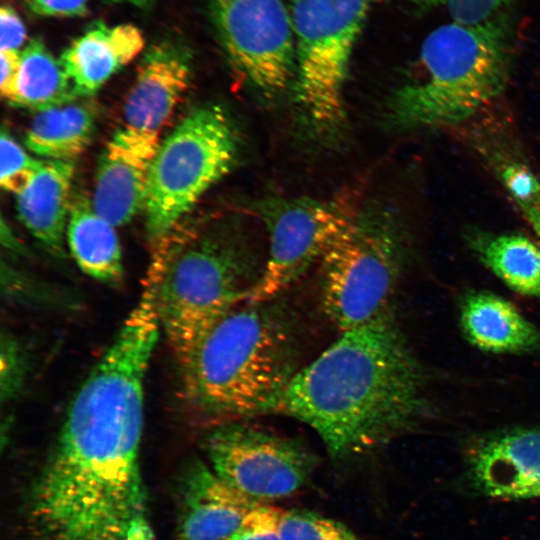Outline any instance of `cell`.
I'll return each instance as SVG.
<instances>
[{
	"mask_svg": "<svg viewBox=\"0 0 540 540\" xmlns=\"http://www.w3.org/2000/svg\"><path fill=\"white\" fill-rule=\"evenodd\" d=\"M423 409L422 372L389 312L342 331L299 369L270 412L307 424L344 459L387 443Z\"/></svg>",
	"mask_w": 540,
	"mask_h": 540,
	"instance_id": "obj_1",
	"label": "cell"
},
{
	"mask_svg": "<svg viewBox=\"0 0 540 540\" xmlns=\"http://www.w3.org/2000/svg\"><path fill=\"white\" fill-rule=\"evenodd\" d=\"M160 329L179 364L234 307L263 270L239 220L187 216L151 242Z\"/></svg>",
	"mask_w": 540,
	"mask_h": 540,
	"instance_id": "obj_2",
	"label": "cell"
},
{
	"mask_svg": "<svg viewBox=\"0 0 540 540\" xmlns=\"http://www.w3.org/2000/svg\"><path fill=\"white\" fill-rule=\"evenodd\" d=\"M185 396L209 418L270 412L301 368L296 325L274 299L244 301L180 364Z\"/></svg>",
	"mask_w": 540,
	"mask_h": 540,
	"instance_id": "obj_3",
	"label": "cell"
},
{
	"mask_svg": "<svg viewBox=\"0 0 540 540\" xmlns=\"http://www.w3.org/2000/svg\"><path fill=\"white\" fill-rule=\"evenodd\" d=\"M515 50L507 11L477 24L451 21L424 39L414 76L384 105L385 124L413 132L460 124L505 90Z\"/></svg>",
	"mask_w": 540,
	"mask_h": 540,
	"instance_id": "obj_4",
	"label": "cell"
},
{
	"mask_svg": "<svg viewBox=\"0 0 540 540\" xmlns=\"http://www.w3.org/2000/svg\"><path fill=\"white\" fill-rule=\"evenodd\" d=\"M399 215L378 202L361 204L319 261L322 308L341 331L392 312L405 258Z\"/></svg>",
	"mask_w": 540,
	"mask_h": 540,
	"instance_id": "obj_5",
	"label": "cell"
},
{
	"mask_svg": "<svg viewBox=\"0 0 540 540\" xmlns=\"http://www.w3.org/2000/svg\"><path fill=\"white\" fill-rule=\"evenodd\" d=\"M239 136L218 105L190 111L160 143L145 201L150 242L187 216L200 198L235 165Z\"/></svg>",
	"mask_w": 540,
	"mask_h": 540,
	"instance_id": "obj_6",
	"label": "cell"
},
{
	"mask_svg": "<svg viewBox=\"0 0 540 540\" xmlns=\"http://www.w3.org/2000/svg\"><path fill=\"white\" fill-rule=\"evenodd\" d=\"M373 2L290 0L297 100L318 134H333L344 123L349 64Z\"/></svg>",
	"mask_w": 540,
	"mask_h": 540,
	"instance_id": "obj_7",
	"label": "cell"
},
{
	"mask_svg": "<svg viewBox=\"0 0 540 540\" xmlns=\"http://www.w3.org/2000/svg\"><path fill=\"white\" fill-rule=\"evenodd\" d=\"M360 205L346 193L329 199L267 197L255 202L252 211L263 221L269 243L261 277L247 301L275 299L318 264Z\"/></svg>",
	"mask_w": 540,
	"mask_h": 540,
	"instance_id": "obj_8",
	"label": "cell"
},
{
	"mask_svg": "<svg viewBox=\"0 0 540 540\" xmlns=\"http://www.w3.org/2000/svg\"><path fill=\"white\" fill-rule=\"evenodd\" d=\"M217 39L232 66L267 95L296 77L295 39L284 0H208Z\"/></svg>",
	"mask_w": 540,
	"mask_h": 540,
	"instance_id": "obj_9",
	"label": "cell"
},
{
	"mask_svg": "<svg viewBox=\"0 0 540 540\" xmlns=\"http://www.w3.org/2000/svg\"><path fill=\"white\" fill-rule=\"evenodd\" d=\"M206 447L213 471L259 502L295 493L317 465L314 454L296 439L238 422L217 426Z\"/></svg>",
	"mask_w": 540,
	"mask_h": 540,
	"instance_id": "obj_10",
	"label": "cell"
},
{
	"mask_svg": "<svg viewBox=\"0 0 540 540\" xmlns=\"http://www.w3.org/2000/svg\"><path fill=\"white\" fill-rule=\"evenodd\" d=\"M160 143L158 135L124 127L104 148L92 205L113 226L128 223L144 209L150 169Z\"/></svg>",
	"mask_w": 540,
	"mask_h": 540,
	"instance_id": "obj_11",
	"label": "cell"
},
{
	"mask_svg": "<svg viewBox=\"0 0 540 540\" xmlns=\"http://www.w3.org/2000/svg\"><path fill=\"white\" fill-rule=\"evenodd\" d=\"M464 480L473 493L497 499L540 497V429H514L482 440Z\"/></svg>",
	"mask_w": 540,
	"mask_h": 540,
	"instance_id": "obj_12",
	"label": "cell"
},
{
	"mask_svg": "<svg viewBox=\"0 0 540 540\" xmlns=\"http://www.w3.org/2000/svg\"><path fill=\"white\" fill-rule=\"evenodd\" d=\"M191 77L190 57L171 41L151 46L138 66L124 105L126 128L160 134L186 92Z\"/></svg>",
	"mask_w": 540,
	"mask_h": 540,
	"instance_id": "obj_13",
	"label": "cell"
},
{
	"mask_svg": "<svg viewBox=\"0 0 540 540\" xmlns=\"http://www.w3.org/2000/svg\"><path fill=\"white\" fill-rule=\"evenodd\" d=\"M180 492L181 540H226L261 503L231 487L201 462L188 468Z\"/></svg>",
	"mask_w": 540,
	"mask_h": 540,
	"instance_id": "obj_14",
	"label": "cell"
},
{
	"mask_svg": "<svg viewBox=\"0 0 540 540\" xmlns=\"http://www.w3.org/2000/svg\"><path fill=\"white\" fill-rule=\"evenodd\" d=\"M144 48L141 31L132 24L95 22L63 51L60 61L77 97L96 93Z\"/></svg>",
	"mask_w": 540,
	"mask_h": 540,
	"instance_id": "obj_15",
	"label": "cell"
},
{
	"mask_svg": "<svg viewBox=\"0 0 540 540\" xmlns=\"http://www.w3.org/2000/svg\"><path fill=\"white\" fill-rule=\"evenodd\" d=\"M72 161L51 160L17 198L18 216L28 231L56 257L64 256V234L71 209Z\"/></svg>",
	"mask_w": 540,
	"mask_h": 540,
	"instance_id": "obj_16",
	"label": "cell"
},
{
	"mask_svg": "<svg viewBox=\"0 0 540 540\" xmlns=\"http://www.w3.org/2000/svg\"><path fill=\"white\" fill-rule=\"evenodd\" d=\"M460 325L466 339L490 353H521L540 344V332L505 298L491 292L466 296L460 309Z\"/></svg>",
	"mask_w": 540,
	"mask_h": 540,
	"instance_id": "obj_17",
	"label": "cell"
},
{
	"mask_svg": "<svg viewBox=\"0 0 540 540\" xmlns=\"http://www.w3.org/2000/svg\"><path fill=\"white\" fill-rule=\"evenodd\" d=\"M84 197L71 205L66 238L71 255L88 276L106 284L123 275L122 252L116 231Z\"/></svg>",
	"mask_w": 540,
	"mask_h": 540,
	"instance_id": "obj_18",
	"label": "cell"
},
{
	"mask_svg": "<svg viewBox=\"0 0 540 540\" xmlns=\"http://www.w3.org/2000/svg\"><path fill=\"white\" fill-rule=\"evenodd\" d=\"M95 125L92 106L75 99L38 111L26 132L25 144L36 155L72 161L92 141Z\"/></svg>",
	"mask_w": 540,
	"mask_h": 540,
	"instance_id": "obj_19",
	"label": "cell"
},
{
	"mask_svg": "<svg viewBox=\"0 0 540 540\" xmlns=\"http://www.w3.org/2000/svg\"><path fill=\"white\" fill-rule=\"evenodd\" d=\"M475 251L485 266L513 291L540 299V244L517 233L479 236Z\"/></svg>",
	"mask_w": 540,
	"mask_h": 540,
	"instance_id": "obj_20",
	"label": "cell"
},
{
	"mask_svg": "<svg viewBox=\"0 0 540 540\" xmlns=\"http://www.w3.org/2000/svg\"><path fill=\"white\" fill-rule=\"evenodd\" d=\"M18 106L41 111L78 98L60 61L40 39L21 52Z\"/></svg>",
	"mask_w": 540,
	"mask_h": 540,
	"instance_id": "obj_21",
	"label": "cell"
},
{
	"mask_svg": "<svg viewBox=\"0 0 540 540\" xmlns=\"http://www.w3.org/2000/svg\"><path fill=\"white\" fill-rule=\"evenodd\" d=\"M279 532L281 540H359L343 523L305 509L283 512Z\"/></svg>",
	"mask_w": 540,
	"mask_h": 540,
	"instance_id": "obj_22",
	"label": "cell"
},
{
	"mask_svg": "<svg viewBox=\"0 0 540 540\" xmlns=\"http://www.w3.org/2000/svg\"><path fill=\"white\" fill-rule=\"evenodd\" d=\"M0 155V185L17 195L29 186L44 165L28 155L6 130L1 132Z\"/></svg>",
	"mask_w": 540,
	"mask_h": 540,
	"instance_id": "obj_23",
	"label": "cell"
},
{
	"mask_svg": "<svg viewBox=\"0 0 540 540\" xmlns=\"http://www.w3.org/2000/svg\"><path fill=\"white\" fill-rule=\"evenodd\" d=\"M27 374L24 348L9 333L1 336L0 396L2 403L10 402L21 391Z\"/></svg>",
	"mask_w": 540,
	"mask_h": 540,
	"instance_id": "obj_24",
	"label": "cell"
},
{
	"mask_svg": "<svg viewBox=\"0 0 540 540\" xmlns=\"http://www.w3.org/2000/svg\"><path fill=\"white\" fill-rule=\"evenodd\" d=\"M499 175L519 209L540 201V180L525 164L508 162L500 168Z\"/></svg>",
	"mask_w": 540,
	"mask_h": 540,
	"instance_id": "obj_25",
	"label": "cell"
},
{
	"mask_svg": "<svg viewBox=\"0 0 540 540\" xmlns=\"http://www.w3.org/2000/svg\"><path fill=\"white\" fill-rule=\"evenodd\" d=\"M283 512L263 502L245 517L240 528L226 540H281L279 527Z\"/></svg>",
	"mask_w": 540,
	"mask_h": 540,
	"instance_id": "obj_26",
	"label": "cell"
},
{
	"mask_svg": "<svg viewBox=\"0 0 540 540\" xmlns=\"http://www.w3.org/2000/svg\"><path fill=\"white\" fill-rule=\"evenodd\" d=\"M511 0H449L446 4L452 21L477 24L506 11Z\"/></svg>",
	"mask_w": 540,
	"mask_h": 540,
	"instance_id": "obj_27",
	"label": "cell"
},
{
	"mask_svg": "<svg viewBox=\"0 0 540 540\" xmlns=\"http://www.w3.org/2000/svg\"><path fill=\"white\" fill-rule=\"evenodd\" d=\"M2 97L11 105L18 106V82L21 68V53L12 50H0Z\"/></svg>",
	"mask_w": 540,
	"mask_h": 540,
	"instance_id": "obj_28",
	"label": "cell"
},
{
	"mask_svg": "<svg viewBox=\"0 0 540 540\" xmlns=\"http://www.w3.org/2000/svg\"><path fill=\"white\" fill-rule=\"evenodd\" d=\"M0 50L19 51L26 38L25 26L17 12L9 5L0 10Z\"/></svg>",
	"mask_w": 540,
	"mask_h": 540,
	"instance_id": "obj_29",
	"label": "cell"
},
{
	"mask_svg": "<svg viewBox=\"0 0 540 540\" xmlns=\"http://www.w3.org/2000/svg\"><path fill=\"white\" fill-rule=\"evenodd\" d=\"M88 0H24L35 14L46 17H75L87 12Z\"/></svg>",
	"mask_w": 540,
	"mask_h": 540,
	"instance_id": "obj_30",
	"label": "cell"
},
{
	"mask_svg": "<svg viewBox=\"0 0 540 540\" xmlns=\"http://www.w3.org/2000/svg\"><path fill=\"white\" fill-rule=\"evenodd\" d=\"M540 244V202L520 209Z\"/></svg>",
	"mask_w": 540,
	"mask_h": 540,
	"instance_id": "obj_31",
	"label": "cell"
},
{
	"mask_svg": "<svg viewBox=\"0 0 540 540\" xmlns=\"http://www.w3.org/2000/svg\"><path fill=\"white\" fill-rule=\"evenodd\" d=\"M404 4H409L421 10L432 9L437 6L445 5L449 0H396Z\"/></svg>",
	"mask_w": 540,
	"mask_h": 540,
	"instance_id": "obj_32",
	"label": "cell"
},
{
	"mask_svg": "<svg viewBox=\"0 0 540 540\" xmlns=\"http://www.w3.org/2000/svg\"><path fill=\"white\" fill-rule=\"evenodd\" d=\"M113 2H117V3H128V4H132L136 7H147L149 5H151L155 0H111Z\"/></svg>",
	"mask_w": 540,
	"mask_h": 540,
	"instance_id": "obj_33",
	"label": "cell"
}]
</instances>
